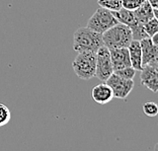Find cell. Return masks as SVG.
Here are the masks:
<instances>
[{"instance_id": "6da1fadb", "label": "cell", "mask_w": 158, "mask_h": 151, "mask_svg": "<svg viewBox=\"0 0 158 151\" xmlns=\"http://www.w3.org/2000/svg\"><path fill=\"white\" fill-rule=\"evenodd\" d=\"M103 45L102 35L90 30L87 27H79L75 31L73 37V49L77 53L93 52L96 53Z\"/></svg>"}, {"instance_id": "7a4b0ae2", "label": "cell", "mask_w": 158, "mask_h": 151, "mask_svg": "<svg viewBox=\"0 0 158 151\" xmlns=\"http://www.w3.org/2000/svg\"><path fill=\"white\" fill-rule=\"evenodd\" d=\"M103 45L110 49L128 48L131 44L133 37L130 27L118 23L102 34Z\"/></svg>"}, {"instance_id": "3957f363", "label": "cell", "mask_w": 158, "mask_h": 151, "mask_svg": "<svg viewBox=\"0 0 158 151\" xmlns=\"http://www.w3.org/2000/svg\"><path fill=\"white\" fill-rule=\"evenodd\" d=\"M75 74L83 80H89L95 76L96 71V53L82 52L78 53L72 63Z\"/></svg>"}, {"instance_id": "277c9868", "label": "cell", "mask_w": 158, "mask_h": 151, "mask_svg": "<svg viewBox=\"0 0 158 151\" xmlns=\"http://www.w3.org/2000/svg\"><path fill=\"white\" fill-rule=\"evenodd\" d=\"M118 23V21L116 19V16L114 15L113 11L99 6L98 10L88 19L87 27L102 35L107 30H110V27H114Z\"/></svg>"}, {"instance_id": "5b68a950", "label": "cell", "mask_w": 158, "mask_h": 151, "mask_svg": "<svg viewBox=\"0 0 158 151\" xmlns=\"http://www.w3.org/2000/svg\"><path fill=\"white\" fill-rule=\"evenodd\" d=\"M114 73L112 60H110V49L102 46L96 52V71L95 76L100 81L106 82L109 77Z\"/></svg>"}, {"instance_id": "8992f818", "label": "cell", "mask_w": 158, "mask_h": 151, "mask_svg": "<svg viewBox=\"0 0 158 151\" xmlns=\"http://www.w3.org/2000/svg\"><path fill=\"white\" fill-rule=\"evenodd\" d=\"M106 83L112 88L114 98L121 99H127L134 88V80L133 79L122 78L114 73L110 75L109 79L106 81Z\"/></svg>"}, {"instance_id": "52a82bcc", "label": "cell", "mask_w": 158, "mask_h": 151, "mask_svg": "<svg viewBox=\"0 0 158 151\" xmlns=\"http://www.w3.org/2000/svg\"><path fill=\"white\" fill-rule=\"evenodd\" d=\"M110 60H112L114 71L132 66L128 48L110 49Z\"/></svg>"}, {"instance_id": "ba28073f", "label": "cell", "mask_w": 158, "mask_h": 151, "mask_svg": "<svg viewBox=\"0 0 158 151\" xmlns=\"http://www.w3.org/2000/svg\"><path fill=\"white\" fill-rule=\"evenodd\" d=\"M91 98L99 105H106V103L112 102V99H114V93L112 88L106 82H102L92 88Z\"/></svg>"}, {"instance_id": "9c48e42d", "label": "cell", "mask_w": 158, "mask_h": 151, "mask_svg": "<svg viewBox=\"0 0 158 151\" xmlns=\"http://www.w3.org/2000/svg\"><path fill=\"white\" fill-rule=\"evenodd\" d=\"M142 84L153 92H158V72L151 66L146 65L142 68L140 74Z\"/></svg>"}, {"instance_id": "30bf717a", "label": "cell", "mask_w": 158, "mask_h": 151, "mask_svg": "<svg viewBox=\"0 0 158 151\" xmlns=\"http://www.w3.org/2000/svg\"><path fill=\"white\" fill-rule=\"evenodd\" d=\"M142 51V63L143 67L148 65L153 59H155L158 56V49L152 44V41L150 38L143 39L140 41Z\"/></svg>"}, {"instance_id": "8fae6325", "label": "cell", "mask_w": 158, "mask_h": 151, "mask_svg": "<svg viewBox=\"0 0 158 151\" xmlns=\"http://www.w3.org/2000/svg\"><path fill=\"white\" fill-rule=\"evenodd\" d=\"M129 55H130L131 65L136 71H141L143 68L142 63V51L140 41H135L132 40L131 44L128 47Z\"/></svg>"}, {"instance_id": "7c38bea8", "label": "cell", "mask_w": 158, "mask_h": 151, "mask_svg": "<svg viewBox=\"0 0 158 151\" xmlns=\"http://www.w3.org/2000/svg\"><path fill=\"white\" fill-rule=\"evenodd\" d=\"M133 12H134L137 20L142 24L146 23L147 21H149L150 19H152L154 17V9L152 8V6L150 5L148 0H146L139 8L134 10Z\"/></svg>"}, {"instance_id": "4fadbf2b", "label": "cell", "mask_w": 158, "mask_h": 151, "mask_svg": "<svg viewBox=\"0 0 158 151\" xmlns=\"http://www.w3.org/2000/svg\"><path fill=\"white\" fill-rule=\"evenodd\" d=\"M98 3L100 7L110 11H117L123 7V0H98Z\"/></svg>"}, {"instance_id": "5bb4252c", "label": "cell", "mask_w": 158, "mask_h": 151, "mask_svg": "<svg viewBox=\"0 0 158 151\" xmlns=\"http://www.w3.org/2000/svg\"><path fill=\"white\" fill-rule=\"evenodd\" d=\"M10 119H11L10 110L7 107V106L4 105V103H0V127L8 124Z\"/></svg>"}, {"instance_id": "9a60e30c", "label": "cell", "mask_w": 158, "mask_h": 151, "mask_svg": "<svg viewBox=\"0 0 158 151\" xmlns=\"http://www.w3.org/2000/svg\"><path fill=\"white\" fill-rule=\"evenodd\" d=\"M143 26H144V30L149 38H151L152 36L158 33V20L156 17H153L152 19L147 21Z\"/></svg>"}, {"instance_id": "2e32d148", "label": "cell", "mask_w": 158, "mask_h": 151, "mask_svg": "<svg viewBox=\"0 0 158 151\" xmlns=\"http://www.w3.org/2000/svg\"><path fill=\"white\" fill-rule=\"evenodd\" d=\"M143 112L148 117H156L158 115V103L154 102H148L143 105Z\"/></svg>"}, {"instance_id": "e0dca14e", "label": "cell", "mask_w": 158, "mask_h": 151, "mask_svg": "<svg viewBox=\"0 0 158 151\" xmlns=\"http://www.w3.org/2000/svg\"><path fill=\"white\" fill-rule=\"evenodd\" d=\"M114 73L117 74L118 76L125 78V79H134L135 74H136V70L132 66H129V67L123 68V69L114 71Z\"/></svg>"}, {"instance_id": "ac0fdd59", "label": "cell", "mask_w": 158, "mask_h": 151, "mask_svg": "<svg viewBox=\"0 0 158 151\" xmlns=\"http://www.w3.org/2000/svg\"><path fill=\"white\" fill-rule=\"evenodd\" d=\"M146 0H123V7L128 10L134 11L137 8H139Z\"/></svg>"}, {"instance_id": "d6986e66", "label": "cell", "mask_w": 158, "mask_h": 151, "mask_svg": "<svg viewBox=\"0 0 158 151\" xmlns=\"http://www.w3.org/2000/svg\"><path fill=\"white\" fill-rule=\"evenodd\" d=\"M149 66H151L153 69H155L157 72H158V56L156 57L155 59H153L151 62H150L149 64H148Z\"/></svg>"}, {"instance_id": "ffe728a7", "label": "cell", "mask_w": 158, "mask_h": 151, "mask_svg": "<svg viewBox=\"0 0 158 151\" xmlns=\"http://www.w3.org/2000/svg\"><path fill=\"white\" fill-rule=\"evenodd\" d=\"M150 39H151V41H152V44L158 49V33L155 34L154 36H152V37L150 38Z\"/></svg>"}, {"instance_id": "44dd1931", "label": "cell", "mask_w": 158, "mask_h": 151, "mask_svg": "<svg viewBox=\"0 0 158 151\" xmlns=\"http://www.w3.org/2000/svg\"><path fill=\"white\" fill-rule=\"evenodd\" d=\"M148 2L154 10H158V0H148Z\"/></svg>"}, {"instance_id": "7402d4cb", "label": "cell", "mask_w": 158, "mask_h": 151, "mask_svg": "<svg viewBox=\"0 0 158 151\" xmlns=\"http://www.w3.org/2000/svg\"><path fill=\"white\" fill-rule=\"evenodd\" d=\"M154 17H156L158 20V10H154Z\"/></svg>"}, {"instance_id": "603a6c76", "label": "cell", "mask_w": 158, "mask_h": 151, "mask_svg": "<svg viewBox=\"0 0 158 151\" xmlns=\"http://www.w3.org/2000/svg\"><path fill=\"white\" fill-rule=\"evenodd\" d=\"M154 151H158V142L155 144V146H154Z\"/></svg>"}]
</instances>
